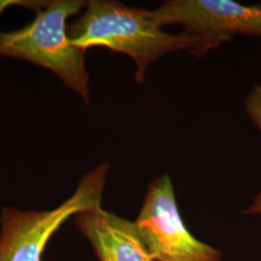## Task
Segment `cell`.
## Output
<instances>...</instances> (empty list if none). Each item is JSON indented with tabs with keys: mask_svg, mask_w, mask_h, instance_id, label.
Returning a JSON list of instances; mask_svg holds the SVG:
<instances>
[{
	"mask_svg": "<svg viewBox=\"0 0 261 261\" xmlns=\"http://www.w3.org/2000/svg\"><path fill=\"white\" fill-rule=\"evenodd\" d=\"M109 169L103 164L85 174L73 196L53 210L4 207L0 218V261H42L47 243L69 218L101 206Z\"/></svg>",
	"mask_w": 261,
	"mask_h": 261,
	"instance_id": "obj_3",
	"label": "cell"
},
{
	"mask_svg": "<svg viewBox=\"0 0 261 261\" xmlns=\"http://www.w3.org/2000/svg\"><path fill=\"white\" fill-rule=\"evenodd\" d=\"M87 1H39L31 23L11 32L0 31V56L27 60L48 69L67 87L90 103L89 77L84 51L74 47L67 33V19L84 9Z\"/></svg>",
	"mask_w": 261,
	"mask_h": 261,
	"instance_id": "obj_2",
	"label": "cell"
},
{
	"mask_svg": "<svg viewBox=\"0 0 261 261\" xmlns=\"http://www.w3.org/2000/svg\"><path fill=\"white\" fill-rule=\"evenodd\" d=\"M74 47L85 53L103 47L130 56L136 63L135 81L141 84L150 64L160 57L181 49L196 57L221 46L214 40L170 34L155 19L152 10L130 7L113 0L87 1L84 13L67 27Z\"/></svg>",
	"mask_w": 261,
	"mask_h": 261,
	"instance_id": "obj_1",
	"label": "cell"
},
{
	"mask_svg": "<svg viewBox=\"0 0 261 261\" xmlns=\"http://www.w3.org/2000/svg\"><path fill=\"white\" fill-rule=\"evenodd\" d=\"M75 225L91 245L99 261H154L136 222L102 206L77 213Z\"/></svg>",
	"mask_w": 261,
	"mask_h": 261,
	"instance_id": "obj_6",
	"label": "cell"
},
{
	"mask_svg": "<svg viewBox=\"0 0 261 261\" xmlns=\"http://www.w3.org/2000/svg\"><path fill=\"white\" fill-rule=\"evenodd\" d=\"M154 261H222V252L190 232L168 174L150 182L135 220Z\"/></svg>",
	"mask_w": 261,
	"mask_h": 261,
	"instance_id": "obj_4",
	"label": "cell"
},
{
	"mask_svg": "<svg viewBox=\"0 0 261 261\" xmlns=\"http://www.w3.org/2000/svg\"><path fill=\"white\" fill-rule=\"evenodd\" d=\"M162 27L178 24L196 37L221 45L235 35L261 36V4L232 0H168L152 10Z\"/></svg>",
	"mask_w": 261,
	"mask_h": 261,
	"instance_id": "obj_5",
	"label": "cell"
},
{
	"mask_svg": "<svg viewBox=\"0 0 261 261\" xmlns=\"http://www.w3.org/2000/svg\"><path fill=\"white\" fill-rule=\"evenodd\" d=\"M246 112L250 120L261 133V85H255L248 94L245 101ZM246 216H261V191L252 203L242 212Z\"/></svg>",
	"mask_w": 261,
	"mask_h": 261,
	"instance_id": "obj_7",
	"label": "cell"
}]
</instances>
